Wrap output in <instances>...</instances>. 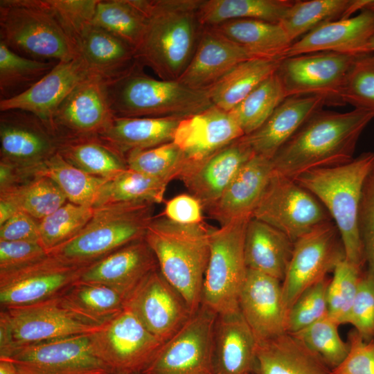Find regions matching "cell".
Listing matches in <instances>:
<instances>
[{
    "instance_id": "1",
    "label": "cell",
    "mask_w": 374,
    "mask_h": 374,
    "mask_svg": "<svg viewBox=\"0 0 374 374\" xmlns=\"http://www.w3.org/2000/svg\"><path fill=\"white\" fill-rule=\"evenodd\" d=\"M373 118V114L360 109L319 110L271 158L274 171L294 179L311 169L350 161L362 133Z\"/></svg>"
},
{
    "instance_id": "2",
    "label": "cell",
    "mask_w": 374,
    "mask_h": 374,
    "mask_svg": "<svg viewBox=\"0 0 374 374\" xmlns=\"http://www.w3.org/2000/svg\"><path fill=\"white\" fill-rule=\"evenodd\" d=\"M201 0H148L136 60L164 80H177L190 63L204 26Z\"/></svg>"
},
{
    "instance_id": "3",
    "label": "cell",
    "mask_w": 374,
    "mask_h": 374,
    "mask_svg": "<svg viewBox=\"0 0 374 374\" xmlns=\"http://www.w3.org/2000/svg\"><path fill=\"white\" fill-rule=\"evenodd\" d=\"M212 229L205 222L179 224L160 214L154 217L145 235L161 274L193 314L202 305Z\"/></svg>"
},
{
    "instance_id": "4",
    "label": "cell",
    "mask_w": 374,
    "mask_h": 374,
    "mask_svg": "<svg viewBox=\"0 0 374 374\" xmlns=\"http://www.w3.org/2000/svg\"><path fill=\"white\" fill-rule=\"evenodd\" d=\"M374 152H363L339 166L307 170L294 179L323 205L336 225L346 260L364 269L365 262L358 229L360 200Z\"/></svg>"
},
{
    "instance_id": "5",
    "label": "cell",
    "mask_w": 374,
    "mask_h": 374,
    "mask_svg": "<svg viewBox=\"0 0 374 374\" xmlns=\"http://www.w3.org/2000/svg\"><path fill=\"white\" fill-rule=\"evenodd\" d=\"M138 62L120 77L106 82L112 110L118 117L185 118L213 106L208 91L178 80L157 79Z\"/></svg>"
},
{
    "instance_id": "6",
    "label": "cell",
    "mask_w": 374,
    "mask_h": 374,
    "mask_svg": "<svg viewBox=\"0 0 374 374\" xmlns=\"http://www.w3.org/2000/svg\"><path fill=\"white\" fill-rule=\"evenodd\" d=\"M87 224L48 254L63 262L87 267L134 241L144 238L154 218V204L117 202L93 208Z\"/></svg>"
},
{
    "instance_id": "7",
    "label": "cell",
    "mask_w": 374,
    "mask_h": 374,
    "mask_svg": "<svg viewBox=\"0 0 374 374\" xmlns=\"http://www.w3.org/2000/svg\"><path fill=\"white\" fill-rule=\"evenodd\" d=\"M0 42L36 60L68 62L79 56L74 42L41 0L0 1Z\"/></svg>"
},
{
    "instance_id": "8",
    "label": "cell",
    "mask_w": 374,
    "mask_h": 374,
    "mask_svg": "<svg viewBox=\"0 0 374 374\" xmlns=\"http://www.w3.org/2000/svg\"><path fill=\"white\" fill-rule=\"evenodd\" d=\"M251 217L213 228L202 305L217 314L238 310V298L248 268L244 253V235Z\"/></svg>"
},
{
    "instance_id": "9",
    "label": "cell",
    "mask_w": 374,
    "mask_h": 374,
    "mask_svg": "<svg viewBox=\"0 0 374 374\" xmlns=\"http://www.w3.org/2000/svg\"><path fill=\"white\" fill-rule=\"evenodd\" d=\"M251 217L287 235L293 242L332 221L320 201L293 179L274 171Z\"/></svg>"
},
{
    "instance_id": "10",
    "label": "cell",
    "mask_w": 374,
    "mask_h": 374,
    "mask_svg": "<svg viewBox=\"0 0 374 374\" xmlns=\"http://www.w3.org/2000/svg\"><path fill=\"white\" fill-rule=\"evenodd\" d=\"M346 259L339 232L330 221L323 224L294 242L286 274L281 282L287 312L308 288L327 278Z\"/></svg>"
},
{
    "instance_id": "11",
    "label": "cell",
    "mask_w": 374,
    "mask_h": 374,
    "mask_svg": "<svg viewBox=\"0 0 374 374\" xmlns=\"http://www.w3.org/2000/svg\"><path fill=\"white\" fill-rule=\"evenodd\" d=\"M217 314L201 305L164 342L140 374H215L213 335Z\"/></svg>"
},
{
    "instance_id": "12",
    "label": "cell",
    "mask_w": 374,
    "mask_h": 374,
    "mask_svg": "<svg viewBox=\"0 0 374 374\" xmlns=\"http://www.w3.org/2000/svg\"><path fill=\"white\" fill-rule=\"evenodd\" d=\"M90 338L95 355L114 373L140 374L163 344L126 308Z\"/></svg>"
},
{
    "instance_id": "13",
    "label": "cell",
    "mask_w": 374,
    "mask_h": 374,
    "mask_svg": "<svg viewBox=\"0 0 374 374\" xmlns=\"http://www.w3.org/2000/svg\"><path fill=\"white\" fill-rule=\"evenodd\" d=\"M359 56L319 51L283 57L276 73L286 97L319 96L327 105H340L347 75Z\"/></svg>"
},
{
    "instance_id": "14",
    "label": "cell",
    "mask_w": 374,
    "mask_h": 374,
    "mask_svg": "<svg viewBox=\"0 0 374 374\" xmlns=\"http://www.w3.org/2000/svg\"><path fill=\"white\" fill-rule=\"evenodd\" d=\"M90 335L24 346L8 359L15 364L19 374L115 373L95 355Z\"/></svg>"
},
{
    "instance_id": "15",
    "label": "cell",
    "mask_w": 374,
    "mask_h": 374,
    "mask_svg": "<svg viewBox=\"0 0 374 374\" xmlns=\"http://www.w3.org/2000/svg\"><path fill=\"white\" fill-rule=\"evenodd\" d=\"M1 312L10 329L14 352L24 346L91 334L103 325L74 312L60 296L31 305L1 309Z\"/></svg>"
},
{
    "instance_id": "16",
    "label": "cell",
    "mask_w": 374,
    "mask_h": 374,
    "mask_svg": "<svg viewBox=\"0 0 374 374\" xmlns=\"http://www.w3.org/2000/svg\"><path fill=\"white\" fill-rule=\"evenodd\" d=\"M85 267L48 254L23 268L0 274L1 309L31 305L58 297L79 280Z\"/></svg>"
},
{
    "instance_id": "17",
    "label": "cell",
    "mask_w": 374,
    "mask_h": 374,
    "mask_svg": "<svg viewBox=\"0 0 374 374\" xmlns=\"http://www.w3.org/2000/svg\"><path fill=\"white\" fill-rule=\"evenodd\" d=\"M125 308L162 343L168 341L193 314L183 297L159 268L152 271L125 299Z\"/></svg>"
},
{
    "instance_id": "18",
    "label": "cell",
    "mask_w": 374,
    "mask_h": 374,
    "mask_svg": "<svg viewBox=\"0 0 374 374\" xmlns=\"http://www.w3.org/2000/svg\"><path fill=\"white\" fill-rule=\"evenodd\" d=\"M114 116L106 81L90 75L80 82L57 107L51 130L60 140L99 136Z\"/></svg>"
},
{
    "instance_id": "19",
    "label": "cell",
    "mask_w": 374,
    "mask_h": 374,
    "mask_svg": "<svg viewBox=\"0 0 374 374\" xmlns=\"http://www.w3.org/2000/svg\"><path fill=\"white\" fill-rule=\"evenodd\" d=\"M59 143L55 133L34 114L19 109L1 112L0 161L30 166L56 154Z\"/></svg>"
},
{
    "instance_id": "20",
    "label": "cell",
    "mask_w": 374,
    "mask_h": 374,
    "mask_svg": "<svg viewBox=\"0 0 374 374\" xmlns=\"http://www.w3.org/2000/svg\"><path fill=\"white\" fill-rule=\"evenodd\" d=\"M242 136L205 159L188 165L179 179L206 211L255 153Z\"/></svg>"
},
{
    "instance_id": "21",
    "label": "cell",
    "mask_w": 374,
    "mask_h": 374,
    "mask_svg": "<svg viewBox=\"0 0 374 374\" xmlns=\"http://www.w3.org/2000/svg\"><path fill=\"white\" fill-rule=\"evenodd\" d=\"M238 308L258 342L287 332V312L278 279L248 269Z\"/></svg>"
},
{
    "instance_id": "22",
    "label": "cell",
    "mask_w": 374,
    "mask_h": 374,
    "mask_svg": "<svg viewBox=\"0 0 374 374\" xmlns=\"http://www.w3.org/2000/svg\"><path fill=\"white\" fill-rule=\"evenodd\" d=\"M90 75L80 55L68 62H60L23 93L0 100V111L19 109L30 112L51 130L52 119L57 107L80 82Z\"/></svg>"
},
{
    "instance_id": "23",
    "label": "cell",
    "mask_w": 374,
    "mask_h": 374,
    "mask_svg": "<svg viewBox=\"0 0 374 374\" xmlns=\"http://www.w3.org/2000/svg\"><path fill=\"white\" fill-rule=\"evenodd\" d=\"M373 35L374 11L366 6L355 15L326 23L311 30L294 42L283 57L319 51L354 55L371 53L370 42Z\"/></svg>"
},
{
    "instance_id": "24",
    "label": "cell",
    "mask_w": 374,
    "mask_h": 374,
    "mask_svg": "<svg viewBox=\"0 0 374 374\" xmlns=\"http://www.w3.org/2000/svg\"><path fill=\"white\" fill-rule=\"evenodd\" d=\"M157 268L155 255L144 238L130 242L87 266L78 280L105 285L126 299Z\"/></svg>"
},
{
    "instance_id": "25",
    "label": "cell",
    "mask_w": 374,
    "mask_h": 374,
    "mask_svg": "<svg viewBox=\"0 0 374 374\" xmlns=\"http://www.w3.org/2000/svg\"><path fill=\"white\" fill-rule=\"evenodd\" d=\"M251 58L217 29L204 26L193 56L177 80L191 89L208 91L236 65Z\"/></svg>"
},
{
    "instance_id": "26",
    "label": "cell",
    "mask_w": 374,
    "mask_h": 374,
    "mask_svg": "<svg viewBox=\"0 0 374 374\" xmlns=\"http://www.w3.org/2000/svg\"><path fill=\"white\" fill-rule=\"evenodd\" d=\"M244 135L229 112L213 105L199 114L181 119L173 141L184 152L187 166Z\"/></svg>"
},
{
    "instance_id": "27",
    "label": "cell",
    "mask_w": 374,
    "mask_h": 374,
    "mask_svg": "<svg viewBox=\"0 0 374 374\" xmlns=\"http://www.w3.org/2000/svg\"><path fill=\"white\" fill-rule=\"evenodd\" d=\"M273 172L271 159L255 154L205 212L220 226L240 218L251 217Z\"/></svg>"
},
{
    "instance_id": "28",
    "label": "cell",
    "mask_w": 374,
    "mask_h": 374,
    "mask_svg": "<svg viewBox=\"0 0 374 374\" xmlns=\"http://www.w3.org/2000/svg\"><path fill=\"white\" fill-rule=\"evenodd\" d=\"M327 105L319 96L287 97L256 130L244 137L256 154L271 159L315 112Z\"/></svg>"
},
{
    "instance_id": "29",
    "label": "cell",
    "mask_w": 374,
    "mask_h": 374,
    "mask_svg": "<svg viewBox=\"0 0 374 374\" xmlns=\"http://www.w3.org/2000/svg\"><path fill=\"white\" fill-rule=\"evenodd\" d=\"M257 345L239 310L217 314L213 335L215 374H253Z\"/></svg>"
},
{
    "instance_id": "30",
    "label": "cell",
    "mask_w": 374,
    "mask_h": 374,
    "mask_svg": "<svg viewBox=\"0 0 374 374\" xmlns=\"http://www.w3.org/2000/svg\"><path fill=\"white\" fill-rule=\"evenodd\" d=\"M75 46L90 74L106 82L120 77L137 61L132 46L92 24L78 37Z\"/></svg>"
},
{
    "instance_id": "31",
    "label": "cell",
    "mask_w": 374,
    "mask_h": 374,
    "mask_svg": "<svg viewBox=\"0 0 374 374\" xmlns=\"http://www.w3.org/2000/svg\"><path fill=\"white\" fill-rule=\"evenodd\" d=\"M323 359L289 332L258 342L253 374H330Z\"/></svg>"
},
{
    "instance_id": "32",
    "label": "cell",
    "mask_w": 374,
    "mask_h": 374,
    "mask_svg": "<svg viewBox=\"0 0 374 374\" xmlns=\"http://www.w3.org/2000/svg\"><path fill=\"white\" fill-rule=\"evenodd\" d=\"M294 242L269 224L251 217L244 235V253L247 268L280 280L286 274Z\"/></svg>"
},
{
    "instance_id": "33",
    "label": "cell",
    "mask_w": 374,
    "mask_h": 374,
    "mask_svg": "<svg viewBox=\"0 0 374 374\" xmlns=\"http://www.w3.org/2000/svg\"><path fill=\"white\" fill-rule=\"evenodd\" d=\"M181 119L114 116L99 137L125 157L130 152L172 141Z\"/></svg>"
},
{
    "instance_id": "34",
    "label": "cell",
    "mask_w": 374,
    "mask_h": 374,
    "mask_svg": "<svg viewBox=\"0 0 374 374\" xmlns=\"http://www.w3.org/2000/svg\"><path fill=\"white\" fill-rule=\"evenodd\" d=\"M12 167L16 179L47 177L59 187L68 202L91 207L101 187L109 179L83 172L64 160L58 152L30 166Z\"/></svg>"
},
{
    "instance_id": "35",
    "label": "cell",
    "mask_w": 374,
    "mask_h": 374,
    "mask_svg": "<svg viewBox=\"0 0 374 374\" xmlns=\"http://www.w3.org/2000/svg\"><path fill=\"white\" fill-rule=\"evenodd\" d=\"M371 1H294L279 24L293 43L322 24L353 16L365 8Z\"/></svg>"
},
{
    "instance_id": "36",
    "label": "cell",
    "mask_w": 374,
    "mask_h": 374,
    "mask_svg": "<svg viewBox=\"0 0 374 374\" xmlns=\"http://www.w3.org/2000/svg\"><path fill=\"white\" fill-rule=\"evenodd\" d=\"M213 27L253 57L283 58L292 44L279 23L233 19Z\"/></svg>"
},
{
    "instance_id": "37",
    "label": "cell",
    "mask_w": 374,
    "mask_h": 374,
    "mask_svg": "<svg viewBox=\"0 0 374 374\" xmlns=\"http://www.w3.org/2000/svg\"><path fill=\"white\" fill-rule=\"evenodd\" d=\"M281 60L254 57L240 62L208 90L213 105L230 112L276 72Z\"/></svg>"
},
{
    "instance_id": "38",
    "label": "cell",
    "mask_w": 374,
    "mask_h": 374,
    "mask_svg": "<svg viewBox=\"0 0 374 374\" xmlns=\"http://www.w3.org/2000/svg\"><path fill=\"white\" fill-rule=\"evenodd\" d=\"M57 152L95 177L111 179L128 168L125 157L99 136L60 140Z\"/></svg>"
},
{
    "instance_id": "39",
    "label": "cell",
    "mask_w": 374,
    "mask_h": 374,
    "mask_svg": "<svg viewBox=\"0 0 374 374\" xmlns=\"http://www.w3.org/2000/svg\"><path fill=\"white\" fill-rule=\"evenodd\" d=\"M292 0H201L198 15L203 26L233 19L279 23Z\"/></svg>"
},
{
    "instance_id": "40",
    "label": "cell",
    "mask_w": 374,
    "mask_h": 374,
    "mask_svg": "<svg viewBox=\"0 0 374 374\" xmlns=\"http://www.w3.org/2000/svg\"><path fill=\"white\" fill-rule=\"evenodd\" d=\"M148 3V0H98L92 24L136 50L144 34Z\"/></svg>"
},
{
    "instance_id": "41",
    "label": "cell",
    "mask_w": 374,
    "mask_h": 374,
    "mask_svg": "<svg viewBox=\"0 0 374 374\" xmlns=\"http://www.w3.org/2000/svg\"><path fill=\"white\" fill-rule=\"evenodd\" d=\"M0 199L39 220L68 202L59 187L45 177H30L0 188Z\"/></svg>"
},
{
    "instance_id": "42",
    "label": "cell",
    "mask_w": 374,
    "mask_h": 374,
    "mask_svg": "<svg viewBox=\"0 0 374 374\" xmlns=\"http://www.w3.org/2000/svg\"><path fill=\"white\" fill-rule=\"evenodd\" d=\"M168 184L127 168L107 180L101 187L93 208L117 202L161 204L165 201Z\"/></svg>"
},
{
    "instance_id": "43",
    "label": "cell",
    "mask_w": 374,
    "mask_h": 374,
    "mask_svg": "<svg viewBox=\"0 0 374 374\" xmlns=\"http://www.w3.org/2000/svg\"><path fill=\"white\" fill-rule=\"evenodd\" d=\"M60 298L72 311L98 324H103L122 311L125 301L123 296L108 286L79 280Z\"/></svg>"
},
{
    "instance_id": "44",
    "label": "cell",
    "mask_w": 374,
    "mask_h": 374,
    "mask_svg": "<svg viewBox=\"0 0 374 374\" xmlns=\"http://www.w3.org/2000/svg\"><path fill=\"white\" fill-rule=\"evenodd\" d=\"M286 98L276 72L229 112L244 135H247L258 129Z\"/></svg>"
},
{
    "instance_id": "45",
    "label": "cell",
    "mask_w": 374,
    "mask_h": 374,
    "mask_svg": "<svg viewBox=\"0 0 374 374\" xmlns=\"http://www.w3.org/2000/svg\"><path fill=\"white\" fill-rule=\"evenodd\" d=\"M57 63L25 57L0 42V100L23 93L46 75Z\"/></svg>"
},
{
    "instance_id": "46",
    "label": "cell",
    "mask_w": 374,
    "mask_h": 374,
    "mask_svg": "<svg viewBox=\"0 0 374 374\" xmlns=\"http://www.w3.org/2000/svg\"><path fill=\"white\" fill-rule=\"evenodd\" d=\"M125 159L128 168L168 183L179 179L187 163L184 152L173 141L130 152Z\"/></svg>"
},
{
    "instance_id": "47",
    "label": "cell",
    "mask_w": 374,
    "mask_h": 374,
    "mask_svg": "<svg viewBox=\"0 0 374 374\" xmlns=\"http://www.w3.org/2000/svg\"><path fill=\"white\" fill-rule=\"evenodd\" d=\"M94 208L67 202L38 220L39 243L48 252L72 238L87 224Z\"/></svg>"
},
{
    "instance_id": "48",
    "label": "cell",
    "mask_w": 374,
    "mask_h": 374,
    "mask_svg": "<svg viewBox=\"0 0 374 374\" xmlns=\"http://www.w3.org/2000/svg\"><path fill=\"white\" fill-rule=\"evenodd\" d=\"M339 326L327 316L291 334L317 354L331 371L343 362L349 350L348 342L344 341L339 333Z\"/></svg>"
},
{
    "instance_id": "49",
    "label": "cell",
    "mask_w": 374,
    "mask_h": 374,
    "mask_svg": "<svg viewBox=\"0 0 374 374\" xmlns=\"http://www.w3.org/2000/svg\"><path fill=\"white\" fill-rule=\"evenodd\" d=\"M363 271L346 259L333 271L327 290L328 316L339 325L345 323Z\"/></svg>"
},
{
    "instance_id": "50",
    "label": "cell",
    "mask_w": 374,
    "mask_h": 374,
    "mask_svg": "<svg viewBox=\"0 0 374 374\" xmlns=\"http://www.w3.org/2000/svg\"><path fill=\"white\" fill-rule=\"evenodd\" d=\"M341 98L343 104L374 114V53L357 58L347 75Z\"/></svg>"
},
{
    "instance_id": "51",
    "label": "cell",
    "mask_w": 374,
    "mask_h": 374,
    "mask_svg": "<svg viewBox=\"0 0 374 374\" xmlns=\"http://www.w3.org/2000/svg\"><path fill=\"white\" fill-rule=\"evenodd\" d=\"M327 278L305 290L287 312L286 330L296 333L328 316Z\"/></svg>"
},
{
    "instance_id": "52",
    "label": "cell",
    "mask_w": 374,
    "mask_h": 374,
    "mask_svg": "<svg viewBox=\"0 0 374 374\" xmlns=\"http://www.w3.org/2000/svg\"><path fill=\"white\" fill-rule=\"evenodd\" d=\"M57 19L75 44V40L90 24L98 0H41Z\"/></svg>"
},
{
    "instance_id": "53",
    "label": "cell",
    "mask_w": 374,
    "mask_h": 374,
    "mask_svg": "<svg viewBox=\"0 0 374 374\" xmlns=\"http://www.w3.org/2000/svg\"><path fill=\"white\" fill-rule=\"evenodd\" d=\"M366 341L374 338V278L365 269L345 320Z\"/></svg>"
},
{
    "instance_id": "54",
    "label": "cell",
    "mask_w": 374,
    "mask_h": 374,
    "mask_svg": "<svg viewBox=\"0 0 374 374\" xmlns=\"http://www.w3.org/2000/svg\"><path fill=\"white\" fill-rule=\"evenodd\" d=\"M365 269L374 278V164L364 184L358 215Z\"/></svg>"
},
{
    "instance_id": "55",
    "label": "cell",
    "mask_w": 374,
    "mask_h": 374,
    "mask_svg": "<svg viewBox=\"0 0 374 374\" xmlns=\"http://www.w3.org/2000/svg\"><path fill=\"white\" fill-rule=\"evenodd\" d=\"M348 353L330 374H374V338L366 341L351 330L348 335Z\"/></svg>"
},
{
    "instance_id": "56",
    "label": "cell",
    "mask_w": 374,
    "mask_h": 374,
    "mask_svg": "<svg viewBox=\"0 0 374 374\" xmlns=\"http://www.w3.org/2000/svg\"><path fill=\"white\" fill-rule=\"evenodd\" d=\"M48 256L38 242L0 241V274L23 268Z\"/></svg>"
},
{
    "instance_id": "57",
    "label": "cell",
    "mask_w": 374,
    "mask_h": 374,
    "mask_svg": "<svg viewBox=\"0 0 374 374\" xmlns=\"http://www.w3.org/2000/svg\"><path fill=\"white\" fill-rule=\"evenodd\" d=\"M203 211L197 198L190 193H184L166 201L161 215L179 224H198L204 222Z\"/></svg>"
},
{
    "instance_id": "58",
    "label": "cell",
    "mask_w": 374,
    "mask_h": 374,
    "mask_svg": "<svg viewBox=\"0 0 374 374\" xmlns=\"http://www.w3.org/2000/svg\"><path fill=\"white\" fill-rule=\"evenodd\" d=\"M0 241L39 242L38 220L23 211H17L0 225Z\"/></svg>"
},
{
    "instance_id": "59",
    "label": "cell",
    "mask_w": 374,
    "mask_h": 374,
    "mask_svg": "<svg viewBox=\"0 0 374 374\" xmlns=\"http://www.w3.org/2000/svg\"><path fill=\"white\" fill-rule=\"evenodd\" d=\"M14 352V344L8 321L0 312V359L10 358Z\"/></svg>"
},
{
    "instance_id": "60",
    "label": "cell",
    "mask_w": 374,
    "mask_h": 374,
    "mask_svg": "<svg viewBox=\"0 0 374 374\" xmlns=\"http://www.w3.org/2000/svg\"><path fill=\"white\" fill-rule=\"evenodd\" d=\"M17 211V208L10 203L0 199V225L8 220Z\"/></svg>"
},
{
    "instance_id": "61",
    "label": "cell",
    "mask_w": 374,
    "mask_h": 374,
    "mask_svg": "<svg viewBox=\"0 0 374 374\" xmlns=\"http://www.w3.org/2000/svg\"><path fill=\"white\" fill-rule=\"evenodd\" d=\"M0 374H19L15 364L10 359H0Z\"/></svg>"
},
{
    "instance_id": "62",
    "label": "cell",
    "mask_w": 374,
    "mask_h": 374,
    "mask_svg": "<svg viewBox=\"0 0 374 374\" xmlns=\"http://www.w3.org/2000/svg\"><path fill=\"white\" fill-rule=\"evenodd\" d=\"M367 7L374 11V0H371ZM370 50L371 53H374V35L370 42Z\"/></svg>"
},
{
    "instance_id": "63",
    "label": "cell",
    "mask_w": 374,
    "mask_h": 374,
    "mask_svg": "<svg viewBox=\"0 0 374 374\" xmlns=\"http://www.w3.org/2000/svg\"><path fill=\"white\" fill-rule=\"evenodd\" d=\"M113 374H139V373H115Z\"/></svg>"
},
{
    "instance_id": "64",
    "label": "cell",
    "mask_w": 374,
    "mask_h": 374,
    "mask_svg": "<svg viewBox=\"0 0 374 374\" xmlns=\"http://www.w3.org/2000/svg\"></svg>"
}]
</instances>
